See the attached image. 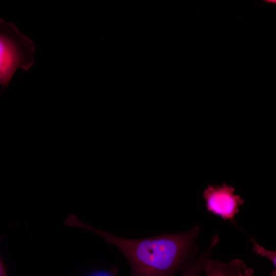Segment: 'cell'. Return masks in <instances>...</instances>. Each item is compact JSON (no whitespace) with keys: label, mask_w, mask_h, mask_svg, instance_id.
Wrapping results in <instances>:
<instances>
[{"label":"cell","mask_w":276,"mask_h":276,"mask_svg":"<svg viewBox=\"0 0 276 276\" xmlns=\"http://www.w3.org/2000/svg\"><path fill=\"white\" fill-rule=\"evenodd\" d=\"M76 226L97 234L116 247L130 266V276H174L183 271L193 259L200 232V227L195 226L181 233L131 239L95 228L80 220Z\"/></svg>","instance_id":"1"},{"label":"cell","mask_w":276,"mask_h":276,"mask_svg":"<svg viewBox=\"0 0 276 276\" xmlns=\"http://www.w3.org/2000/svg\"><path fill=\"white\" fill-rule=\"evenodd\" d=\"M35 45L12 22L0 18V85L7 88L18 68L28 71L34 63Z\"/></svg>","instance_id":"2"},{"label":"cell","mask_w":276,"mask_h":276,"mask_svg":"<svg viewBox=\"0 0 276 276\" xmlns=\"http://www.w3.org/2000/svg\"><path fill=\"white\" fill-rule=\"evenodd\" d=\"M235 191L234 187L225 183L209 185L203 192L207 210L224 221L233 220L244 202L239 195L235 194Z\"/></svg>","instance_id":"3"},{"label":"cell","mask_w":276,"mask_h":276,"mask_svg":"<svg viewBox=\"0 0 276 276\" xmlns=\"http://www.w3.org/2000/svg\"><path fill=\"white\" fill-rule=\"evenodd\" d=\"M244 264L245 263L242 260L237 259L227 263L210 259L206 262L203 271L205 276H238Z\"/></svg>","instance_id":"4"},{"label":"cell","mask_w":276,"mask_h":276,"mask_svg":"<svg viewBox=\"0 0 276 276\" xmlns=\"http://www.w3.org/2000/svg\"><path fill=\"white\" fill-rule=\"evenodd\" d=\"M219 241L220 239L218 235L213 236L208 248L196 258L193 259L179 276H199V274L203 271L208 261L211 259L213 251Z\"/></svg>","instance_id":"5"},{"label":"cell","mask_w":276,"mask_h":276,"mask_svg":"<svg viewBox=\"0 0 276 276\" xmlns=\"http://www.w3.org/2000/svg\"><path fill=\"white\" fill-rule=\"evenodd\" d=\"M251 242L253 245L252 250L253 252L257 255H260L261 257H265L268 259L274 266L275 269L276 268V252L274 251H271L265 249L263 246L259 245L256 240L251 238Z\"/></svg>","instance_id":"6"},{"label":"cell","mask_w":276,"mask_h":276,"mask_svg":"<svg viewBox=\"0 0 276 276\" xmlns=\"http://www.w3.org/2000/svg\"><path fill=\"white\" fill-rule=\"evenodd\" d=\"M238 276H254V270L245 264L239 272Z\"/></svg>","instance_id":"7"},{"label":"cell","mask_w":276,"mask_h":276,"mask_svg":"<svg viewBox=\"0 0 276 276\" xmlns=\"http://www.w3.org/2000/svg\"><path fill=\"white\" fill-rule=\"evenodd\" d=\"M88 276H114L113 273L108 271L99 270L95 271Z\"/></svg>","instance_id":"8"},{"label":"cell","mask_w":276,"mask_h":276,"mask_svg":"<svg viewBox=\"0 0 276 276\" xmlns=\"http://www.w3.org/2000/svg\"><path fill=\"white\" fill-rule=\"evenodd\" d=\"M0 276H6L5 268L0 261Z\"/></svg>","instance_id":"9"},{"label":"cell","mask_w":276,"mask_h":276,"mask_svg":"<svg viewBox=\"0 0 276 276\" xmlns=\"http://www.w3.org/2000/svg\"><path fill=\"white\" fill-rule=\"evenodd\" d=\"M276 274H275V270H274V271H272V273H271L270 274V276H275Z\"/></svg>","instance_id":"10"},{"label":"cell","mask_w":276,"mask_h":276,"mask_svg":"<svg viewBox=\"0 0 276 276\" xmlns=\"http://www.w3.org/2000/svg\"><path fill=\"white\" fill-rule=\"evenodd\" d=\"M1 239H2V238H0V241H1Z\"/></svg>","instance_id":"11"}]
</instances>
